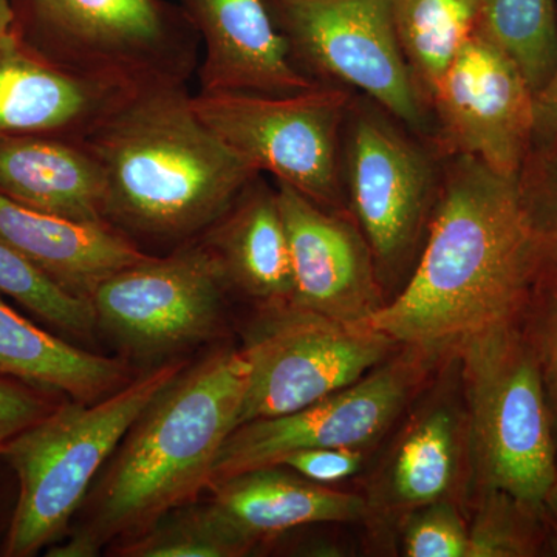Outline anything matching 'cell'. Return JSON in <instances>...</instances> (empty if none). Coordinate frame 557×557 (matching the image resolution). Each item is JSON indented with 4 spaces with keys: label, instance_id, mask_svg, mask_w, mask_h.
I'll use <instances>...</instances> for the list:
<instances>
[{
    "label": "cell",
    "instance_id": "cell-27",
    "mask_svg": "<svg viewBox=\"0 0 557 557\" xmlns=\"http://www.w3.org/2000/svg\"><path fill=\"white\" fill-rule=\"evenodd\" d=\"M544 512L519 504L504 493L490 491L486 507L469 531L468 557H519L536 555L544 544Z\"/></svg>",
    "mask_w": 557,
    "mask_h": 557
},
{
    "label": "cell",
    "instance_id": "cell-23",
    "mask_svg": "<svg viewBox=\"0 0 557 557\" xmlns=\"http://www.w3.org/2000/svg\"><path fill=\"white\" fill-rule=\"evenodd\" d=\"M482 0H392L395 27L421 101L478 28Z\"/></svg>",
    "mask_w": 557,
    "mask_h": 557
},
{
    "label": "cell",
    "instance_id": "cell-4",
    "mask_svg": "<svg viewBox=\"0 0 557 557\" xmlns=\"http://www.w3.org/2000/svg\"><path fill=\"white\" fill-rule=\"evenodd\" d=\"M185 369V362H168L98 401L57 406L2 446L0 454L20 480L7 556L36 555L67 530L102 465Z\"/></svg>",
    "mask_w": 557,
    "mask_h": 557
},
{
    "label": "cell",
    "instance_id": "cell-33",
    "mask_svg": "<svg viewBox=\"0 0 557 557\" xmlns=\"http://www.w3.org/2000/svg\"><path fill=\"white\" fill-rule=\"evenodd\" d=\"M549 321L545 324L544 332H539L541 336L542 359L549 369V379L553 381V391L557 403V296L556 309L549 313Z\"/></svg>",
    "mask_w": 557,
    "mask_h": 557
},
{
    "label": "cell",
    "instance_id": "cell-35",
    "mask_svg": "<svg viewBox=\"0 0 557 557\" xmlns=\"http://www.w3.org/2000/svg\"><path fill=\"white\" fill-rule=\"evenodd\" d=\"M544 516L548 519L547 530H549V537H552L553 547L557 552V490L549 498L547 507L544 509Z\"/></svg>",
    "mask_w": 557,
    "mask_h": 557
},
{
    "label": "cell",
    "instance_id": "cell-24",
    "mask_svg": "<svg viewBox=\"0 0 557 557\" xmlns=\"http://www.w3.org/2000/svg\"><path fill=\"white\" fill-rule=\"evenodd\" d=\"M475 33L507 54L534 97L557 64L555 0H482Z\"/></svg>",
    "mask_w": 557,
    "mask_h": 557
},
{
    "label": "cell",
    "instance_id": "cell-22",
    "mask_svg": "<svg viewBox=\"0 0 557 557\" xmlns=\"http://www.w3.org/2000/svg\"><path fill=\"white\" fill-rule=\"evenodd\" d=\"M465 418L453 406L421 410L399 435L381 482L384 504L416 511L445 502L460 471Z\"/></svg>",
    "mask_w": 557,
    "mask_h": 557
},
{
    "label": "cell",
    "instance_id": "cell-14",
    "mask_svg": "<svg viewBox=\"0 0 557 557\" xmlns=\"http://www.w3.org/2000/svg\"><path fill=\"white\" fill-rule=\"evenodd\" d=\"M287 228L295 306L359 324L381 302L380 276L368 240L343 212L319 207L287 183L276 182Z\"/></svg>",
    "mask_w": 557,
    "mask_h": 557
},
{
    "label": "cell",
    "instance_id": "cell-3",
    "mask_svg": "<svg viewBox=\"0 0 557 557\" xmlns=\"http://www.w3.org/2000/svg\"><path fill=\"white\" fill-rule=\"evenodd\" d=\"M248 380L244 350H219L183 370L120 443L89 518L49 556L100 555L115 539L137 536L199 496L239 424Z\"/></svg>",
    "mask_w": 557,
    "mask_h": 557
},
{
    "label": "cell",
    "instance_id": "cell-9",
    "mask_svg": "<svg viewBox=\"0 0 557 557\" xmlns=\"http://www.w3.org/2000/svg\"><path fill=\"white\" fill-rule=\"evenodd\" d=\"M244 354L249 380L239 424L296 412L383 364L395 346L361 324L295 306L265 307Z\"/></svg>",
    "mask_w": 557,
    "mask_h": 557
},
{
    "label": "cell",
    "instance_id": "cell-30",
    "mask_svg": "<svg viewBox=\"0 0 557 557\" xmlns=\"http://www.w3.org/2000/svg\"><path fill=\"white\" fill-rule=\"evenodd\" d=\"M282 465L311 482L329 485L357 474L362 467V456L355 448L307 449L292 454Z\"/></svg>",
    "mask_w": 557,
    "mask_h": 557
},
{
    "label": "cell",
    "instance_id": "cell-31",
    "mask_svg": "<svg viewBox=\"0 0 557 557\" xmlns=\"http://www.w3.org/2000/svg\"><path fill=\"white\" fill-rule=\"evenodd\" d=\"M557 141V64L552 79L534 97V141Z\"/></svg>",
    "mask_w": 557,
    "mask_h": 557
},
{
    "label": "cell",
    "instance_id": "cell-25",
    "mask_svg": "<svg viewBox=\"0 0 557 557\" xmlns=\"http://www.w3.org/2000/svg\"><path fill=\"white\" fill-rule=\"evenodd\" d=\"M256 547L214 505L166 515L119 548L127 557H239Z\"/></svg>",
    "mask_w": 557,
    "mask_h": 557
},
{
    "label": "cell",
    "instance_id": "cell-17",
    "mask_svg": "<svg viewBox=\"0 0 557 557\" xmlns=\"http://www.w3.org/2000/svg\"><path fill=\"white\" fill-rule=\"evenodd\" d=\"M0 196L54 218L110 226L104 171L83 138L0 137Z\"/></svg>",
    "mask_w": 557,
    "mask_h": 557
},
{
    "label": "cell",
    "instance_id": "cell-19",
    "mask_svg": "<svg viewBox=\"0 0 557 557\" xmlns=\"http://www.w3.org/2000/svg\"><path fill=\"white\" fill-rule=\"evenodd\" d=\"M214 252L230 288L265 307L295 298L287 228L278 208L276 186L262 174L245 186L233 205L199 237Z\"/></svg>",
    "mask_w": 557,
    "mask_h": 557
},
{
    "label": "cell",
    "instance_id": "cell-18",
    "mask_svg": "<svg viewBox=\"0 0 557 557\" xmlns=\"http://www.w3.org/2000/svg\"><path fill=\"white\" fill-rule=\"evenodd\" d=\"M0 240L58 287L89 300L102 281L149 256L112 226L54 218L3 196Z\"/></svg>",
    "mask_w": 557,
    "mask_h": 557
},
{
    "label": "cell",
    "instance_id": "cell-16",
    "mask_svg": "<svg viewBox=\"0 0 557 557\" xmlns=\"http://www.w3.org/2000/svg\"><path fill=\"white\" fill-rule=\"evenodd\" d=\"M135 90L58 67L14 36L0 49V137H87Z\"/></svg>",
    "mask_w": 557,
    "mask_h": 557
},
{
    "label": "cell",
    "instance_id": "cell-29",
    "mask_svg": "<svg viewBox=\"0 0 557 557\" xmlns=\"http://www.w3.org/2000/svg\"><path fill=\"white\" fill-rule=\"evenodd\" d=\"M54 408L36 387L0 375V449Z\"/></svg>",
    "mask_w": 557,
    "mask_h": 557
},
{
    "label": "cell",
    "instance_id": "cell-8",
    "mask_svg": "<svg viewBox=\"0 0 557 557\" xmlns=\"http://www.w3.org/2000/svg\"><path fill=\"white\" fill-rule=\"evenodd\" d=\"M289 60L324 86L368 95L399 123L423 131L428 108L395 27L392 0H265Z\"/></svg>",
    "mask_w": 557,
    "mask_h": 557
},
{
    "label": "cell",
    "instance_id": "cell-28",
    "mask_svg": "<svg viewBox=\"0 0 557 557\" xmlns=\"http://www.w3.org/2000/svg\"><path fill=\"white\" fill-rule=\"evenodd\" d=\"M403 552L409 557H468L469 531L446 500L428 505L409 519Z\"/></svg>",
    "mask_w": 557,
    "mask_h": 557
},
{
    "label": "cell",
    "instance_id": "cell-34",
    "mask_svg": "<svg viewBox=\"0 0 557 557\" xmlns=\"http://www.w3.org/2000/svg\"><path fill=\"white\" fill-rule=\"evenodd\" d=\"M14 38V10L11 0H0V49Z\"/></svg>",
    "mask_w": 557,
    "mask_h": 557
},
{
    "label": "cell",
    "instance_id": "cell-10",
    "mask_svg": "<svg viewBox=\"0 0 557 557\" xmlns=\"http://www.w3.org/2000/svg\"><path fill=\"white\" fill-rule=\"evenodd\" d=\"M230 284L214 252L197 239L149 255L102 281L91 295L97 324L139 357L208 339Z\"/></svg>",
    "mask_w": 557,
    "mask_h": 557
},
{
    "label": "cell",
    "instance_id": "cell-7",
    "mask_svg": "<svg viewBox=\"0 0 557 557\" xmlns=\"http://www.w3.org/2000/svg\"><path fill=\"white\" fill-rule=\"evenodd\" d=\"M201 121L259 174L287 183L319 207L344 201L346 89L319 86L293 95L214 91L193 97Z\"/></svg>",
    "mask_w": 557,
    "mask_h": 557
},
{
    "label": "cell",
    "instance_id": "cell-21",
    "mask_svg": "<svg viewBox=\"0 0 557 557\" xmlns=\"http://www.w3.org/2000/svg\"><path fill=\"white\" fill-rule=\"evenodd\" d=\"M0 375L76 401H98L129 383L131 370L65 343L21 317L0 298Z\"/></svg>",
    "mask_w": 557,
    "mask_h": 557
},
{
    "label": "cell",
    "instance_id": "cell-13",
    "mask_svg": "<svg viewBox=\"0 0 557 557\" xmlns=\"http://www.w3.org/2000/svg\"><path fill=\"white\" fill-rule=\"evenodd\" d=\"M429 108L449 156L471 157L505 177H519L534 141V94L507 54L478 33L457 51Z\"/></svg>",
    "mask_w": 557,
    "mask_h": 557
},
{
    "label": "cell",
    "instance_id": "cell-5",
    "mask_svg": "<svg viewBox=\"0 0 557 557\" xmlns=\"http://www.w3.org/2000/svg\"><path fill=\"white\" fill-rule=\"evenodd\" d=\"M457 348L483 485L544 512L557 490V443L537 330H494Z\"/></svg>",
    "mask_w": 557,
    "mask_h": 557
},
{
    "label": "cell",
    "instance_id": "cell-11",
    "mask_svg": "<svg viewBox=\"0 0 557 557\" xmlns=\"http://www.w3.org/2000/svg\"><path fill=\"white\" fill-rule=\"evenodd\" d=\"M347 120L344 185L381 278L412 258L440 182L426 150L387 116L350 104Z\"/></svg>",
    "mask_w": 557,
    "mask_h": 557
},
{
    "label": "cell",
    "instance_id": "cell-12",
    "mask_svg": "<svg viewBox=\"0 0 557 557\" xmlns=\"http://www.w3.org/2000/svg\"><path fill=\"white\" fill-rule=\"evenodd\" d=\"M421 376L417 358L394 359L307 408L240 424L223 443L209 487L255 469L281 467L299 450L368 445L397 420Z\"/></svg>",
    "mask_w": 557,
    "mask_h": 557
},
{
    "label": "cell",
    "instance_id": "cell-26",
    "mask_svg": "<svg viewBox=\"0 0 557 557\" xmlns=\"http://www.w3.org/2000/svg\"><path fill=\"white\" fill-rule=\"evenodd\" d=\"M0 293L17 300L36 317L76 338H89L98 327L89 299L70 295L20 252L0 240Z\"/></svg>",
    "mask_w": 557,
    "mask_h": 557
},
{
    "label": "cell",
    "instance_id": "cell-6",
    "mask_svg": "<svg viewBox=\"0 0 557 557\" xmlns=\"http://www.w3.org/2000/svg\"><path fill=\"white\" fill-rule=\"evenodd\" d=\"M14 36L32 53L79 75L126 86L188 84L201 40L170 0H11Z\"/></svg>",
    "mask_w": 557,
    "mask_h": 557
},
{
    "label": "cell",
    "instance_id": "cell-1",
    "mask_svg": "<svg viewBox=\"0 0 557 557\" xmlns=\"http://www.w3.org/2000/svg\"><path fill=\"white\" fill-rule=\"evenodd\" d=\"M408 284L359 324L418 350L525 327L547 278V237L518 177L450 156Z\"/></svg>",
    "mask_w": 557,
    "mask_h": 557
},
{
    "label": "cell",
    "instance_id": "cell-15",
    "mask_svg": "<svg viewBox=\"0 0 557 557\" xmlns=\"http://www.w3.org/2000/svg\"><path fill=\"white\" fill-rule=\"evenodd\" d=\"M201 40L200 94L293 95L319 84L289 60L265 0H178Z\"/></svg>",
    "mask_w": 557,
    "mask_h": 557
},
{
    "label": "cell",
    "instance_id": "cell-32",
    "mask_svg": "<svg viewBox=\"0 0 557 557\" xmlns=\"http://www.w3.org/2000/svg\"><path fill=\"white\" fill-rule=\"evenodd\" d=\"M536 208L537 218L541 220L542 230L547 237L549 271H552V282H555L557 296V186L553 194L552 201L545 208Z\"/></svg>",
    "mask_w": 557,
    "mask_h": 557
},
{
    "label": "cell",
    "instance_id": "cell-20",
    "mask_svg": "<svg viewBox=\"0 0 557 557\" xmlns=\"http://www.w3.org/2000/svg\"><path fill=\"white\" fill-rule=\"evenodd\" d=\"M211 490L212 505L255 544L293 528L354 522L368 512L361 497L287 474L277 467L244 472L214 483Z\"/></svg>",
    "mask_w": 557,
    "mask_h": 557
},
{
    "label": "cell",
    "instance_id": "cell-2",
    "mask_svg": "<svg viewBox=\"0 0 557 557\" xmlns=\"http://www.w3.org/2000/svg\"><path fill=\"white\" fill-rule=\"evenodd\" d=\"M193 97L188 84L141 87L83 138L104 171L109 225L143 251L199 239L259 175L201 121Z\"/></svg>",
    "mask_w": 557,
    "mask_h": 557
}]
</instances>
